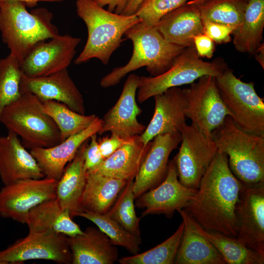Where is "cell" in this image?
<instances>
[{"mask_svg": "<svg viewBox=\"0 0 264 264\" xmlns=\"http://www.w3.org/2000/svg\"><path fill=\"white\" fill-rule=\"evenodd\" d=\"M211 135L218 151L227 156L230 169L242 183L264 182V134L248 131L227 116Z\"/></svg>", "mask_w": 264, "mask_h": 264, "instance_id": "3957f363", "label": "cell"}, {"mask_svg": "<svg viewBox=\"0 0 264 264\" xmlns=\"http://www.w3.org/2000/svg\"><path fill=\"white\" fill-rule=\"evenodd\" d=\"M154 27L167 41L185 47L194 45V37L204 33L197 6L187 3L164 15Z\"/></svg>", "mask_w": 264, "mask_h": 264, "instance_id": "603a6c76", "label": "cell"}, {"mask_svg": "<svg viewBox=\"0 0 264 264\" xmlns=\"http://www.w3.org/2000/svg\"><path fill=\"white\" fill-rule=\"evenodd\" d=\"M145 0H127L126 6L121 14L131 15L136 13L141 4Z\"/></svg>", "mask_w": 264, "mask_h": 264, "instance_id": "7bdbcfd3", "label": "cell"}, {"mask_svg": "<svg viewBox=\"0 0 264 264\" xmlns=\"http://www.w3.org/2000/svg\"><path fill=\"white\" fill-rule=\"evenodd\" d=\"M254 54L256 60L260 64L262 68H264V43H262L257 49Z\"/></svg>", "mask_w": 264, "mask_h": 264, "instance_id": "ee69618b", "label": "cell"}, {"mask_svg": "<svg viewBox=\"0 0 264 264\" xmlns=\"http://www.w3.org/2000/svg\"><path fill=\"white\" fill-rule=\"evenodd\" d=\"M204 33L214 43L225 44L231 40L230 35L236 29L235 26L209 21H203Z\"/></svg>", "mask_w": 264, "mask_h": 264, "instance_id": "f35d334b", "label": "cell"}, {"mask_svg": "<svg viewBox=\"0 0 264 264\" xmlns=\"http://www.w3.org/2000/svg\"><path fill=\"white\" fill-rule=\"evenodd\" d=\"M25 224L30 233L51 230L67 237L83 233L79 225L72 220L69 212L62 208L56 198L32 209Z\"/></svg>", "mask_w": 264, "mask_h": 264, "instance_id": "4316f807", "label": "cell"}, {"mask_svg": "<svg viewBox=\"0 0 264 264\" xmlns=\"http://www.w3.org/2000/svg\"><path fill=\"white\" fill-rule=\"evenodd\" d=\"M17 0L20 1L25 2L27 6H34L37 4V2L39 1H50V2H60L64 0Z\"/></svg>", "mask_w": 264, "mask_h": 264, "instance_id": "f6af8a7d", "label": "cell"}, {"mask_svg": "<svg viewBox=\"0 0 264 264\" xmlns=\"http://www.w3.org/2000/svg\"><path fill=\"white\" fill-rule=\"evenodd\" d=\"M197 191L180 182L174 161L171 160L164 179L136 198L135 205L144 209L141 218L150 214H164L171 218L175 211L184 209L188 206Z\"/></svg>", "mask_w": 264, "mask_h": 264, "instance_id": "5bb4252c", "label": "cell"}, {"mask_svg": "<svg viewBox=\"0 0 264 264\" xmlns=\"http://www.w3.org/2000/svg\"><path fill=\"white\" fill-rule=\"evenodd\" d=\"M180 132L167 133L155 136L133 182L135 199L160 184L168 171L169 157L180 143Z\"/></svg>", "mask_w": 264, "mask_h": 264, "instance_id": "e0dca14e", "label": "cell"}, {"mask_svg": "<svg viewBox=\"0 0 264 264\" xmlns=\"http://www.w3.org/2000/svg\"><path fill=\"white\" fill-rule=\"evenodd\" d=\"M22 76L20 63L15 57L9 54L0 59V117L4 108L21 96Z\"/></svg>", "mask_w": 264, "mask_h": 264, "instance_id": "d590c367", "label": "cell"}, {"mask_svg": "<svg viewBox=\"0 0 264 264\" xmlns=\"http://www.w3.org/2000/svg\"><path fill=\"white\" fill-rule=\"evenodd\" d=\"M88 141L81 145L74 158L66 166L56 185V198L72 219L83 211L82 198L87 176L84 155Z\"/></svg>", "mask_w": 264, "mask_h": 264, "instance_id": "cb8c5ba5", "label": "cell"}, {"mask_svg": "<svg viewBox=\"0 0 264 264\" xmlns=\"http://www.w3.org/2000/svg\"><path fill=\"white\" fill-rule=\"evenodd\" d=\"M77 216L86 219L94 223L109 237L114 245L124 247L132 255L139 252L142 243L140 236L126 230L107 213L101 214L84 211Z\"/></svg>", "mask_w": 264, "mask_h": 264, "instance_id": "d6a6232c", "label": "cell"}, {"mask_svg": "<svg viewBox=\"0 0 264 264\" xmlns=\"http://www.w3.org/2000/svg\"><path fill=\"white\" fill-rule=\"evenodd\" d=\"M197 80L182 89L186 102V117L198 130L211 135L231 114L221 97L215 77L205 75Z\"/></svg>", "mask_w": 264, "mask_h": 264, "instance_id": "30bf717a", "label": "cell"}, {"mask_svg": "<svg viewBox=\"0 0 264 264\" xmlns=\"http://www.w3.org/2000/svg\"><path fill=\"white\" fill-rule=\"evenodd\" d=\"M139 79L135 74L128 76L117 102L102 118V127L98 134L110 132L128 138L140 135L144 132L146 126L137 119L142 112L136 100Z\"/></svg>", "mask_w": 264, "mask_h": 264, "instance_id": "2e32d148", "label": "cell"}, {"mask_svg": "<svg viewBox=\"0 0 264 264\" xmlns=\"http://www.w3.org/2000/svg\"><path fill=\"white\" fill-rule=\"evenodd\" d=\"M134 136L125 138L111 133L110 136L99 139L98 142L99 149L104 159L110 156L120 147L130 142Z\"/></svg>", "mask_w": 264, "mask_h": 264, "instance_id": "ab89813d", "label": "cell"}, {"mask_svg": "<svg viewBox=\"0 0 264 264\" xmlns=\"http://www.w3.org/2000/svg\"><path fill=\"white\" fill-rule=\"evenodd\" d=\"M124 36L132 43V56L125 65L113 68L101 79L100 86L104 88L117 85L128 73L143 66L152 76L159 75L171 67L185 48L169 42L154 26L142 21L129 28Z\"/></svg>", "mask_w": 264, "mask_h": 264, "instance_id": "277c9868", "label": "cell"}, {"mask_svg": "<svg viewBox=\"0 0 264 264\" xmlns=\"http://www.w3.org/2000/svg\"><path fill=\"white\" fill-rule=\"evenodd\" d=\"M76 7L77 15L85 23L88 30L86 44L74 61L76 65L93 58L107 65L124 40L125 32L142 21L136 14L125 15L110 12L93 0H77Z\"/></svg>", "mask_w": 264, "mask_h": 264, "instance_id": "7a4b0ae2", "label": "cell"}, {"mask_svg": "<svg viewBox=\"0 0 264 264\" xmlns=\"http://www.w3.org/2000/svg\"><path fill=\"white\" fill-rule=\"evenodd\" d=\"M154 110L152 119L139 135L145 144L157 135L180 132L186 123V100L182 89L174 87L154 96Z\"/></svg>", "mask_w": 264, "mask_h": 264, "instance_id": "d6986e66", "label": "cell"}, {"mask_svg": "<svg viewBox=\"0 0 264 264\" xmlns=\"http://www.w3.org/2000/svg\"><path fill=\"white\" fill-rule=\"evenodd\" d=\"M242 184L230 169L227 156L218 151L184 210L204 229L236 238Z\"/></svg>", "mask_w": 264, "mask_h": 264, "instance_id": "6da1fadb", "label": "cell"}, {"mask_svg": "<svg viewBox=\"0 0 264 264\" xmlns=\"http://www.w3.org/2000/svg\"><path fill=\"white\" fill-rule=\"evenodd\" d=\"M182 221L175 233L165 241L141 253L119 259L120 264H173L183 234Z\"/></svg>", "mask_w": 264, "mask_h": 264, "instance_id": "836d02e7", "label": "cell"}, {"mask_svg": "<svg viewBox=\"0 0 264 264\" xmlns=\"http://www.w3.org/2000/svg\"><path fill=\"white\" fill-rule=\"evenodd\" d=\"M193 44L199 57L211 58L213 55L215 44L214 41L204 33L194 37Z\"/></svg>", "mask_w": 264, "mask_h": 264, "instance_id": "60d3db41", "label": "cell"}, {"mask_svg": "<svg viewBox=\"0 0 264 264\" xmlns=\"http://www.w3.org/2000/svg\"><path fill=\"white\" fill-rule=\"evenodd\" d=\"M97 134L90 137V142L84 151V166L87 173L94 172L104 160L99 149Z\"/></svg>", "mask_w": 264, "mask_h": 264, "instance_id": "74e56055", "label": "cell"}, {"mask_svg": "<svg viewBox=\"0 0 264 264\" xmlns=\"http://www.w3.org/2000/svg\"><path fill=\"white\" fill-rule=\"evenodd\" d=\"M68 237L51 230L28 232L5 249L0 250V264H22L44 260L60 264H71Z\"/></svg>", "mask_w": 264, "mask_h": 264, "instance_id": "8fae6325", "label": "cell"}, {"mask_svg": "<svg viewBox=\"0 0 264 264\" xmlns=\"http://www.w3.org/2000/svg\"><path fill=\"white\" fill-rule=\"evenodd\" d=\"M193 220L196 230L215 247L227 264H264V256L246 247L236 238L206 230Z\"/></svg>", "mask_w": 264, "mask_h": 264, "instance_id": "f546056e", "label": "cell"}, {"mask_svg": "<svg viewBox=\"0 0 264 264\" xmlns=\"http://www.w3.org/2000/svg\"><path fill=\"white\" fill-rule=\"evenodd\" d=\"M180 133V146L173 159L178 178L186 187L198 189L218 149L211 134L204 133L192 124L185 123Z\"/></svg>", "mask_w": 264, "mask_h": 264, "instance_id": "9c48e42d", "label": "cell"}, {"mask_svg": "<svg viewBox=\"0 0 264 264\" xmlns=\"http://www.w3.org/2000/svg\"><path fill=\"white\" fill-rule=\"evenodd\" d=\"M227 68L222 61H203L198 55L194 45L187 46L165 72L156 76L140 77L137 100L143 103L169 88L190 84L205 75L217 77Z\"/></svg>", "mask_w": 264, "mask_h": 264, "instance_id": "52a82bcc", "label": "cell"}, {"mask_svg": "<svg viewBox=\"0 0 264 264\" xmlns=\"http://www.w3.org/2000/svg\"><path fill=\"white\" fill-rule=\"evenodd\" d=\"M133 182L134 180L128 181L107 214L126 230L140 236L141 217L137 216L135 210Z\"/></svg>", "mask_w": 264, "mask_h": 264, "instance_id": "e575fe53", "label": "cell"}, {"mask_svg": "<svg viewBox=\"0 0 264 264\" xmlns=\"http://www.w3.org/2000/svg\"><path fill=\"white\" fill-rule=\"evenodd\" d=\"M127 182L97 173H87L82 198L83 211L106 214Z\"/></svg>", "mask_w": 264, "mask_h": 264, "instance_id": "83f0119b", "label": "cell"}, {"mask_svg": "<svg viewBox=\"0 0 264 264\" xmlns=\"http://www.w3.org/2000/svg\"><path fill=\"white\" fill-rule=\"evenodd\" d=\"M57 180L27 178L4 185L0 190V216L25 224L30 211L56 198Z\"/></svg>", "mask_w": 264, "mask_h": 264, "instance_id": "7c38bea8", "label": "cell"}, {"mask_svg": "<svg viewBox=\"0 0 264 264\" xmlns=\"http://www.w3.org/2000/svg\"><path fill=\"white\" fill-rule=\"evenodd\" d=\"M264 27V0H248L242 22L232 33L236 49L254 54L262 43Z\"/></svg>", "mask_w": 264, "mask_h": 264, "instance_id": "f1b7e54d", "label": "cell"}, {"mask_svg": "<svg viewBox=\"0 0 264 264\" xmlns=\"http://www.w3.org/2000/svg\"><path fill=\"white\" fill-rule=\"evenodd\" d=\"M216 78L222 99L234 121L242 128L264 134V102L255 89L254 82L246 83L227 68Z\"/></svg>", "mask_w": 264, "mask_h": 264, "instance_id": "ba28073f", "label": "cell"}, {"mask_svg": "<svg viewBox=\"0 0 264 264\" xmlns=\"http://www.w3.org/2000/svg\"><path fill=\"white\" fill-rule=\"evenodd\" d=\"M20 90L30 93L42 102L54 100L66 105L78 113L85 114L83 97L69 74L67 69L43 77L22 76Z\"/></svg>", "mask_w": 264, "mask_h": 264, "instance_id": "ac0fdd59", "label": "cell"}, {"mask_svg": "<svg viewBox=\"0 0 264 264\" xmlns=\"http://www.w3.org/2000/svg\"><path fill=\"white\" fill-rule=\"evenodd\" d=\"M151 141L145 144L139 135L134 136L105 158L93 172L127 181L134 180L149 149Z\"/></svg>", "mask_w": 264, "mask_h": 264, "instance_id": "484cf974", "label": "cell"}, {"mask_svg": "<svg viewBox=\"0 0 264 264\" xmlns=\"http://www.w3.org/2000/svg\"><path fill=\"white\" fill-rule=\"evenodd\" d=\"M177 212L184 228L174 264H227L215 247L196 229L193 218L184 209Z\"/></svg>", "mask_w": 264, "mask_h": 264, "instance_id": "d4e9b609", "label": "cell"}, {"mask_svg": "<svg viewBox=\"0 0 264 264\" xmlns=\"http://www.w3.org/2000/svg\"><path fill=\"white\" fill-rule=\"evenodd\" d=\"M44 177L36 160L16 134L8 132L0 136V178L4 185Z\"/></svg>", "mask_w": 264, "mask_h": 264, "instance_id": "44dd1931", "label": "cell"}, {"mask_svg": "<svg viewBox=\"0 0 264 264\" xmlns=\"http://www.w3.org/2000/svg\"><path fill=\"white\" fill-rule=\"evenodd\" d=\"M0 123L18 137L26 148H48L61 142L59 130L51 118L43 110V102L30 93L6 106Z\"/></svg>", "mask_w": 264, "mask_h": 264, "instance_id": "8992f818", "label": "cell"}, {"mask_svg": "<svg viewBox=\"0 0 264 264\" xmlns=\"http://www.w3.org/2000/svg\"><path fill=\"white\" fill-rule=\"evenodd\" d=\"M205 0H190L188 1L186 3L188 4L197 5Z\"/></svg>", "mask_w": 264, "mask_h": 264, "instance_id": "bcb514c9", "label": "cell"}, {"mask_svg": "<svg viewBox=\"0 0 264 264\" xmlns=\"http://www.w3.org/2000/svg\"><path fill=\"white\" fill-rule=\"evenodd\" d=\"M188 0H145L136 12L147 24L155 26L166 14L186 3Z\"/></svg>", "mask_w": 264, "mask_h": 264, "instance_id": "8d00e7d4", "label": "cell"}, {"mask_svg": "<svg viewBox=\"0 0 264 264\" xmlns=\"http://www.w3.org/2000/svg\"><path fill=\"white\" fill-rule=\"evenodd\" d=\"M248 0H206L196 5L203 21L238 27L242 23Z\"/></svg>", "mask_w": 264, "mask_h": 264, "instance_id": "1f68e13d", "label": "cell"}, {"mask_svg": "<svg viewBox=\"0 0 264 264\" xmlns=\"http://www.w3.org/2000/svg\"><path fill=\"white\" fill-rule=\"evenodd\" d=\"M71 264H113L118 252L109 237L99 229L88 227L81 234L68 237Z\"/></svg>", "mask_w": 264, "mask_h": 264, "instance_id": "7402d4cb", "label": "cell"}, {"mask_svg": "<svg viewBox=\"0 0 264 264\" xmlns=\"http://www.w3.org/2000/svg\"><path fill=\"white\" fill-rule=\"evenodd\" d=\"M101 7L107 6V10L117 14H121L123 12L127 0H93Z\"/></svg>", "mask_w": 264, "mask_h": 264, "instance_id": "b9f144b4", "label": "cell"}, {"mask_svg": "<svg viewBox=\"0 0 264 264\" xmlns=\"http://www.w3.org/2000/svg\"><path fill=\"white\" fill-rule=\"evenodd\" d=\"M26 6L20 1H0L2 40L20 64L37 44L59 35L51 12L44 8L29 12Z\"/></svg>", "mask_w": 264, "mask_h": 264, "instance_id": "5b68a950", "label": "cell"}, {"mask_svg": "<svg viewBox=\"0 0 264 264\" xmlns=\"http://www.w3.org/2000/svg\"><path fill=\"white\" fill-rule=\"evenodd\" d=\"M42 102L44 111L51 118L59 130L61 142L86 129L97 116L78 113L57 101Z\"/></svg>", "mask_w": 264, "mask_h": 264, "instance_id": "4dcf8cb0", "label": "cell"}, {"mask_svg": "<svg viewBox=\"0 0 264 264\" xmlns=\"http://www.w3.org/2000/svg\"><path fill=\"white\" fill-rule=\"evenodd\" d=\"M102 124V119L97 116L86 129L60 143L51 147L30 150V152L36 160L44 177L58 180L67 164L74 158L81 145L93 134L98 133Z\"/></svg>", "mask_w": 264, "mask_h": 264, "instance_id": "ffe728a7", "label": "cell"}, {"mask_svg": "<svg viewBox=\"0 0 264 264\" xmlns=\"http://www.w3.org/2000/svg\"><path fill=\"white\" fill-rule=\"evenodd\" d=\"M45 41L37 44L20 64L23 76L43 77L67 69L81 40L59 34Z\"/></svg>", "mask_w": 264, "mask_h": 264, "instance_id": "4fadbf2b", "label": "cell"}, {"mask_svg": "<svg viewBox=\"0 0 264 264\" xmlns=\"http://www.w3.org/2000/svg\"><path fill=\"white\" fill-rule=\"evenodd\" d=\"M242 184L237 208L236 238L264 256V182L253 185Z\"/></svg>", "mask_w": 264, "mask_h": 264, "instance_id": "9a60e30c", "label": "cell"}]
</instances>
